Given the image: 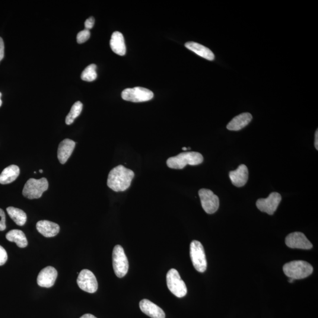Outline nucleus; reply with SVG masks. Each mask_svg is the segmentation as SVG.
I'll return each mask as SVG.
<instances>
[{"label": "nucleus", "instance_id": "obj_32", "mask_svg": "<svg viewBox=\"0 0 318 318\" xmlns=\"http://www.w3.org/2000/svg\"><path fill=\"white\" fill-rule=\"evenodd\" d=\"M80 318H97L91 314H85Z\"/></svg>", "mask_w": 318, "mask_h": 318}, {"label": "nucleus", "instance_id": "obj_27", "mask_svg": "<svg viewBox=\"0 0 318 318\" xmlns=\"http://www.w3.org/2000/svg\"><path fill=\"white\" fill-rule=\"evenodd\" d=\"M7 253L4 248L0 245V266L4 265L7 261Z\"/></svg>", "mask_w": 318, "mask_h": 318}, {"label": "nucleus", "instance_id": "obj_1", "mask_svg": "<svg viewBox=\"0 0 318 318\" xmlns=\"http://www.w3.org/2000/svg\"><path fill=\"white\" fill-rule=\"evenodd\" d=\"M135 173L122 165H119L110 171L107 186L114 192H124L131 185Z\"/></svg>", "mask_w": 318, "mask_h": 318}, {"label": "nucleus", "instance_id": "obj_11", "mask_svg": "<svg viewBox=\"0 0 318 318\" xmlns=\"http://www.w3.org/2000/svg\"><path fill=\"white\" fill-rule=\"evenodd\" d=\"M281 200L282 196L279 193L272 192L270 194L268 198L257 200L256 205L259 211L272 215L278 209Z\"/></svg>", "mask_w": 318, "mask_h": 318}, {"label": "nucleus", "instance_id": "obj_2", "mask_svg": "<svg viewBox=\"0 0 318 318\" xmlns=\"http://www.w3.org/2000/svg\"><path fill=\"white\" fill-rule=\"evenodd\" d=\"M203 161V156L198 152H190L182 153L176 157L168 158L167 166L174 169H182L186 165L196 166Z\"/></svg>", "mask_w": 318, "mask_h": 318}, {"label": "nucleus", "instance_id": "obj_19", "mask_svg": "<svg viewBox=\"0 0 318 318\" xmlns=\"http://www.w3.org/2000/svg\"><path fill=\"white\" fill-rule=\"evenodd\" d=\"M110 44L111 49L114 53L119 56L125 55L126 47L125 39L123 34L120 32H114L111 35Z\"/></svg>", "mask_w": 318, "mask_h": 318}, {"label": "nucleus", "instance_id": "obj_26", "mask_svg": "<svg viewBox=\"0 0 318 318\" xmlns=\"http://www.w3.org/2000/svg\"><path fill=\"white\" fill-rule=\"evenodd\" d=\"M90 37V32L88 30L84 29L80 31L77 36V42L82 44L87 41Z\"/></svg>", "mask_w": 318, "mask_h": 318}, {"label": "nucleus", "instance_id": "obj_12", "mask_svg": "<svg viewBox=\"0 0 318 318\" xmlns=\"http://www.w3.org/2000/svg\"><path fill=\"white\" fill-rule=\"evenodd\" d=\"M286 246L292 249L309 250L313 245L302 232H294L286 237L285 238Z\"/></svg>", "mask_w": 318, "mask_h": 318}, {"label": "nucleus", "instance_id": "obj_29", "mask_svg": "<svg viewBox=\"0 0 318 318\" xmlns=\"http://www.w3.org/2000/svg\"><path fill=\"white\" fill-rule=\"evenodd\" d=\"M94 18L93 17H91L87 19L84 23L85 29L88 30L91 29V28L94 26Z\"/></svg>", "mask_w": 318, "mask_h": 318}, {"label": "nucleus", "instance_id": "obj_25", "mask_svg": "<svg viewBox=\"0 0 318 318\" xmlns=\"http://www.w3.org/2000/svg\"><path fill=\"white\" fill-rule=\"evenodd\" d=\"M96 69L97 66L94 64L89 65L82 72L81 79L85 81H93L97 77Z\"/></svg>", "mask_w": 318, "mask_h": 318}, {"label": "nucleus", "instance_id": "obj_15", "mask_svg": "<svg viewBox=\"0 0 318 318\" xmlns=\"http://www.w3.org/2000/svg\"><path fill=\"white\" fill-rule=\"evenodd\" d=\"M249 177V171L246 165L241 164L236 170L231 171L230 177L234 186L240 187L246 184Z\"/></svg>", "mask_w": 318, "mask_h": 318}, {"label": "nucleus", "instance_id": "obj_13", "mask_svg": "<svg viewBox=\"0 0 318 318\" xmlns=\"http://www.w3.org/2000/svg\"><path fill=\"white\" fill-rule=\"evenodd\" d=\"M57 270L52 266H47L41 270L38 275L37 284L41 287L51 288L55 285L57 277Z\"/></svg>", "mask_w": 318, "mask_h": 318}, {"label": "nucleus", "instance_id": "obj_35", "mask_svg": "<svg viewBox=\"0 0 318 318\" xmlns=\"http://www.w3.org/2000/svg\"><path fill=\"white\" fill-rule=\"evenodd\" d=\"M182 149H183V151L187 150V148H183Z\"/></svg>", "mask_w": 318, "mask_h": 318}, {"label": "nucleus", "instance_id": "obj_9", "mask_svg": "<svg viewBox=\"0 0 318 318\" xmlns=\"http://www.w3.org/2000/svg\"><path fill=\"white\" fill-rule=\"evenodd\" d=\"M199 195L202 206L208 214H213L218 211L219 207V199L212 190L202 189L199 191Z\"/></svg>", "mask_w": 318, "mask_h": 318}, {"label": "nucleus", "instance_id": "obj_20", "mask_svg": "<svg viewBox=\"0 0 318 318\" xmlns=\"http://www.w3.org/2000/svg\"><path fill=\"white\" fill-rule=\"evenodd\" d=\"M185 47L187 49L196 53L197 55L210 60V61H212L215 59L214 53L208 48L202 45V44L190 41V42H187L185 44Z\"/></svg>", "mask_w": 318, "mask_h": 318}, {"label": "nucleus", "instance_id": "obj_23", "mask_svg": "<svg viewBox=\"0 0 318 318\" xmlns=\"http://www.w3.org/2000/svg\"><path fill=\"white\" fill-rule=\"evenodd\" d=\"M7 212L9 217L18 226H23L27 222V215L23 210L14 208V207H8L7 208Z\"/></svg>", "mask_w": 318, "mask_h": 318}, {"label": "nucleus", "instance_id": "obj_4", "mask_svg": "<svg viewBox=\"0 0 318 318\" xmlns=\"http://www.w3.org/2000/svg\"><path fill=\"white\" fill-rule=\"evenodd\" d=\"M49 188V182L46 178L37 180L30 179L25 184L23 190V195L27 199H39L43 193Z\"/></svg>", "mask_w": 318, "mask_h": 318}, {"label": "nucleus", "instance_id": "obj_3", "mask_svg": "<svg viewBox=\"0 0 318 318\" xmlns=\"http://www.w3.org/2000/svg\"><path fill=\"white\" fill-rule=\"evenodd\" d=\"M283 270L288 277L302 279L308 277L313 272V267L310 263L304 260H294L285 264Z\"/></svg>", "mask_w": 318, "mask_h": 318}, {"label": "nucleus", "instance_id": "obj_10", "mask_svg": "<svg viewBox=\"0 0 318 318\" xmlns=\"http://www.w3.org/2000/svg\"><path fill=\"white\" fill-rule=\"evenodd\" d=\"M78 285L81 290L93 294L97 291L98 282L94 273L90 270L83 269L79 273Z\"/></svg>", "mask_w": 318, "mask_h": 318}, {"label": "nucleus", "instance_id": "obj_16", "mask_svg": "<svg viewBox=\"0 0 318 318\" xmlns=\"http://www.w3.org/2000/svg\"><path fill=\"white\" fill-rule=\"evenodd\" d=\"M76 143L72 140L66 139L60 143L57 157L60 163L65 164L71 157L75 148Z\"/></svg>", "mask_w": 318, "mask_h": 318}, {"label": "nucleus", "instance_id": "obj_31", "mask_svg": "<svg viewBox=\"0 0 318 318\" xmlns=\"http://www.w3.org/2000/svg\"><path fill=\"white\" fill-rule=\"evenodd\" d=\"M315 147L317 150H318V130L316 132V139H315Z\"/></svg>", "mask_w": 318, "mask_h": 318}, {"label": "nucleus", "instance_id": "obj_18", "mask_svg": "<svg viewBox=\"0 0 318 318\" xmlns=\"http://www.w3.org/2000/svg\"><path fill=\"white\" fill-rule=\"evenodd\" d=\"M252 119L249 113H243L235 117L227 125V129L231 131H238L249 125Z\"/></svg>", "mask_w": 318, "mask_h": 318}, {"label": "nucleus", "instance_id": "obj_8", "mask_svg": "<svg viewBox=\"0 0 318 318\" xmlns=\"http://www.w3.org/2000/svg\"><path fill=\"white\" fill-rule=\"evenodd\" d=\"M154 96V93L152 91L142 87L126 88L122 93L123 100L134 103L149 101L152 100Z\"/></svg>", "mask_w": 318, "mask_h": 318}, {"label": "nucleus", "instance_id": "obj_36", "mask_svg": "<svg viewBox=\"0 0 318 318\" xmlns=\"http://www.w3.org/2000/svg\"><path fill=\"white\" fill-rule=\"evenodd\" d=\"M39 171L40 173H43V170H39Z\"/></svg>", "mask_w": 318, "mask_h": 318}, {"label": "nucleus", "instance_id": "obj_24", "mask_svg": "<svg viewBox=\"0 0 318 318\" xmlns=\"http://www.w3.org/2000/svg\"><path fill=\"white\" fill-rule=\"evenodd\" d=\"M82 110V104L80 101H76V102L73 105L71 111H70L68 115L66 117V125H72V124L74 122L75 120L80 114Z\"/></svg>", "mask_w": 318, "mask_h": 318}, {"label": "nucleus", "instance_id": "obj_28", "mask_svg": "<svg viewBox=\"0 0 318 318\" xmlns=\"http://www.w3.org/2000/svg\"><path fill=\"white\" fill-rule=\"evenodd\" d=\"M6 229L5 215L3 210L0 209V231H4Z\"/></svg>", "mask_w": 318, "mask_h": 318}, {"label": "nucleus", "instance_id": "obj_30", "mask_svg": "<svg viewBox=\"0 0 318 318\" xmlns=\"http://www.w3.org/2000/svg\"><path fill=\"white\" fill-rule=\"evenodd\" d=\"M4 56V43L1 37H0V62Z\"/></svg>", "mask_w": 318, "mask_h": 318}, {"label": "nucleus", "instance_id": "obj_21", "mask_svg": "<svg viewBox=\"0 0 318 318\" xmlns=\"http://www.w3.org/2000/svg\"><path fill=\"white\" fill-rule=\"evenodd\" d=\"M20 174V168L12 164L4 168L0 174V183L6 184L13 182Z\"/></svg>", "mask_w": 318, "mask_h": 318}, {"label": "nucleus", "instance_id": "obj_14", "mask_svg": "<svg viewBox=\"0 0 318 318\" xmlns=\"http://www.w3.org/2000/svg\"><path fill=\"white\" fill-rule=\"evenodd\" d=\"M139 307L143 313L152 318H165L166 317L161 308L146 299L140 302Z\"/></svg>", "mask_w": 318, "mask_h": 318}, {"label": "nucleus", "instance_id": "obj_17", "mask_svg": "<svg viewBox=\"0 0 318 318\" xmlns=\"http://www.w3.org/2000/svg\"><path fill=\"white\" fill-rule=\"evenodd\" d=\"M36 228L40 234L46 238L56 237L60 232L59 225L56 223L46 220L38 222Z\"/></svg>", "mask_w": 318, "mask_h": 318}, {"label": "nucleus", "instance_id": "obj_7", "mask_svg": "<svg viewBox=\"0 0 318 318\" xmlns=\"http://www.w3.org/2000/svg\"><path fill=\"white\" fill-rule=\"evenodd\" d=\"M167 285L168 289L177 298H183L187 294V289L185 283L181 279L177 270L171 269L166 275Z\"/></svg>", "mask_w": 318, "mask_h": 318}, {"label": "nucleus", "instance_id": "obj_22", "mask_svg": "<svg viewBox=\"0 0 318 318\" xmlns=\"http://www.w3.org/2000/svg\"><path fill=\"white\" fill-rule=\"evenodd\" d=\"M6 238L12 242H15L17 246L24 248L27 246L28 241L23 231L18 230H11L6 235Z\"/></svg>", "mask_w": 318, "mask_h": 318}, {"label": "nucleus", "instance_id": "obj_5", "mask_svg": "<svg viewBox=\"0 0 318 318\" xmlns=\"http://www.w3.org/2000/svg\"><path fill=\"white\" fill-rule=\"evenodd\" d=\"M190 256L194 268L200 273L206 271L207 260L204 250L201 243L198 240H193L190 245Z\"/></svg>", "mask_w": 318, "mask_h": 318}, {"label": "nucleus", "instance_id": "obj_33", "mask_svg": "<svg viewBox=\"0 0 318 318\" xmlns=\"http://www.w3.org/2000/svg\"><path fill=\"white\" fill-rule=\"evenodd\" d=\"M1 97H2V94L1 92H0V107L1 106L2 103V101L1 100Z\"/></svg>", "mask_w": 318, "mask_h": 318}, {"label": "nucleus", "instance_id": "obj_6", "mask_svg": "<svg viewBox=\"0 0 318 318\" xmlns=\"http://www.w3.org/2000/svg\"><path fill=\"white\" fill-rule=\"evenodd\" d=\"M113 266L114 273L117 277L123 278L128 272V259L122 246H114L113 251Z\"/></svg>", "mask_w": 318, "mask_h": 318}, {"label": "nucleus", "instance_id": "obj_34", "mask_svg": "<svg viewBox=\"0 0 318 318\" xmlns=\"http://www.w3.org/2000/svg\"><path fill=\"white\" fill-rule=\"evenodd\" d=\"M294 281H295V280L294 279L289 278V283H293L294 282Z\"/></svg>", "mask_w": 318, "mask_h": 318}]
</instances>
